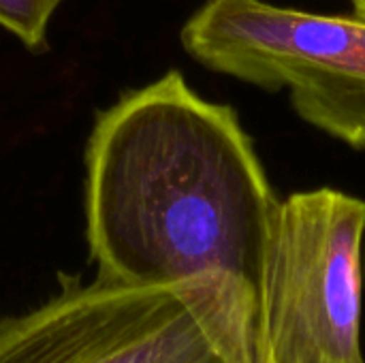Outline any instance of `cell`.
Instances as JSON below:
<instances>
[{
    "mask_svg": "<svg viewBox=\"0 0 365 363\" xmlns=\"http://www.w3.org/2000/svg\"><path fill=\"white\" fill-rule=\"evenodd\" d=\"M86 160L96 278L145 287L225 274L255 289L280 197L233 107L171 71L98 116Z\"/></svg>",
    "mask_w": 365,
    "mask_h": 363,
    "instance_id": "6da1fadb",
    "label": "cell"
},
{
    "mask_svg": "<svg viewBox=\"0 0 365 363\" xmlns=\"http://www.w3.org/2000/svg\"><path fill=\"white\" fill-rule=\"evenodd\" d=\"M0 363H255V289L225 274L171 285L62 278L0 319Z\"/></svg>",
    "mask_w": 365,
    "mask_h": 363,
    "instance_id": "7a4b0ae2",
    "label": "cell"
},
{
    "mask_svg": "<svg viewBox=\"0 0 365 363\" xmlns=\"http://www.w3.org/2000/svg\"><path fill=\"white\" fill-rule=\"evenodd\" d=\"M365 201L310 188L278 201L255 285V363H365Z\"/></svg>",
    "mask_w": 365,
    "mask_h": 363,
    "instance_id": "3957f363",
    "label": "cell"
},
{
    "mask_svg": "<svg viewBox=\"0 0 365 363\" xmlns=\"http://www.w3.org/2000/svg\"><path fill=\"white\" fill-rule=\"evenodd\" d=\"M184 49L214 73L267 92L331 139L365 150V11L314 13L272 0H205Z\"/></svg>",
    "mask_w": 365,
    "mask_h": 363,
    "instance_id": "277c9868",
    "label": "cell"
},
{
    "mask_svg": "<svg viewBox=\"0 0 365 363\" xmlns=\"http://www.w3.org/2000/svg\"><path fill=\"white\" fill-rule=\"evenodd\" d=\"M62 0H0V26L19 36L26 47L45 45L47 24Z\"/></svg>",
    "mask_w": 365,
    "mask_h": 363,
    "instance_id": "5b68a950",
    "label": "cell"
},
{
    "mask_svg": "<svg viewBox=\"0 0 365 363\" xmlns=\"http://www.w3.org/2000/svg\"><path fill=\"white\" fill-rule=\"evenodd\" d=\"M353 2V9H361L365 11V0H351Z\"/></svg>",
    "mask_w": 365,
    "mask_h": 363,
    "instance_id": "8992f818",
    "label": "cell"
},
{
    "mask_svg": "<svg viewBox=\"0 0 365 363\" xmlns=\"http://www.w3.org/2000/svg\"><path fill=\"white\" fill-rule=\"evenodd\" d=\"M364 272H365V252H364Z\"/></svg>",
    "mask_w": 365,
    "mask_h": 363,
    "instance_id": "52a82bcc",
    "label": "cell"
}]
</instances>
